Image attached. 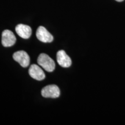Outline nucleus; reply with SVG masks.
Returning <instances> with one entry per match:
<instances>
[{"label":"nucleus","instance_id":"8","mask_svg":"<svg viewBox=\"0 0 125 125\" xmlns=\"http://www.w3.org/2000/svg\"><path fill=\"white\" fill-rule=\"evenodd\" d=\"M16 33L19 37L23 39H29L31 37L32 30L29 26L23 24L17 25L15 28Z\"/></svg>","mask_w":125,"mask_h":125},{"label":"nucleus","instance_id":"6","mask_svg":"<svg viewBox=\"0 0 125 125\" xmlns=\"http://www.w3.org/2000/svg\"><path fill=\"white\" fill-rule=\"evenodd\" d=\"M30 76L37 81H42L45 78L44 72L38 65L32 64L29 70Z\"/></svg>","mask_w":125,"mask_h":125},{"label":"nucleus","instance_id":"3","mask_svg":"<svg viewBox=\"0 0 125 125\" xmlns=\"http://www.w3.org/2000/svg\"><path fill=\"white\" fill-rule=\"evenodd\" d=\"M13 58L16 62L20 64L22 67H27L30 62V58L27 53L25 51H20L14 53Z\"/></svg>","mask_w":125,"mask_h":125},{"label":"nucleus","instance_id":"7","mask_svg":"<svg viewBox=\"0 0 125 125\" xmlns=\"http://www.w3.org/2000/svg\"><path fill=\"white\" fill-rule=\"evenodd\" d=\"M57 62L61 67L68 68L71 66L72 61L70 57L67 55L63 50H60L57 53Z\"/></svg>","mask_w":125,"mask_h":125},{"label":"nucleus","instance_id":"5","mask_svg":"<svg viewBox=\"0 0 125 125\" xmlns=\"http://www.w3.org/2000/svg\"><path fill=\"white\" fill-rule=\"evenodd\" d=\"M16 42V38L13 32L9 30H5L2 33L1 42L4 47H10L14 45Z\"/></svg>","mask_w":125,"mask_h":125},{"label":"nucleus","instance_id":"9","mask_svg":"<svg viewBox=\"0 0 125 125\" xmlns=\"http://www.w3.org/2000/svg\"><path fill=\"white\" fill-rule=\"evenodd\" d=\"M115 1H118V2H122L123 0H115Z\"/></svg>","mask_w":125,"mask_h":125},{"label":"nucleus","instance_id":"2","mask_svg":"<svg viewBox=\"0 0 125 125\" xmlns=\"http://www.w3.org/2000/svg\"><path fill=\"white\" fill-rule=\"evenodd\" d=\"M41 94L45 98H56L60 96V92L57 85H51L43 87L42 89Z\"/></svg>","mask_w":125,"mask_h":125},{"label":"nucleus","instance_id":"4","mask_svg":"<svg viewBox=\"0 0 125 125\" xmlns=\"http://www.w3.org/2000/svg\"><path fill=\"white\" fill-rule=\"evenodd\" d=\"M37 38L40 41L44 43H50L53 41V37L43 26H40L36 32Z\"/></svg>","mask_w":125,"mask_h":125},{"label":"nucleus","instance_id":"1","mask_svg":"<svg viewBox=\"0 0 125 125\" xmlns=\"http://www.w3.org/2000/svg\"><path fill=\"white\" fill-rule=\"evenodd\" d=\"M37 62L39 65L48 72L51 73L55 69V62L53 60L45 53L40 54L37 59Z\"/></svg>","mask_w":125,"mask_h":125}]
</instances>
